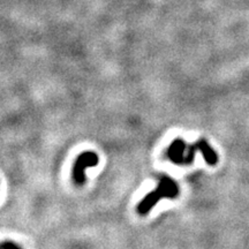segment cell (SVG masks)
<instances>
[{"instance_id": "cell-1", "label": "cell", "mask_w": 249, "mask_h": 249, "mask_svg": "<svg viewBox=\"0 0 249 249\" xmlns=\"http://www.w3.org/2000/svg\"><path fill=\"white\" fill-rule=\"evenodd\" d=\"M197 151L203 155L205 161L209 165L217 163V154L204 139L198 140L194 144H187L183 140L176 139L167 149L166 156L174 164L189 165L195 160V154Z\"/></svg>"}, {"instance_id": "cell-3", "label": "cell", "mask_w": 249, "mask_h": 249, "mask_svg": "<svg viewBox=\"0 0 249 249\" xmlns=\"http://www.w3.org/2000/svg\"><path fill=\"white\" fill-rule=\"evenodd\" d=\"M98 163H99V158L96 152L93 151L82 152V154L76 158L75 163L73 165V170H71V178H73L74 182L79 186L85 185L87 180V177H86L87 169L97 166Z\"/></svg>"}, {"instance_id": "cell-4", "label": "cell", "mask_w": 249, "mask_h": 249, "mask_svg": "<svg viewBox=\"0 0 249 249\" xmlns=\"http://www.w3.org/2000/svg\"><path fill=\"white\" fill-rule=\"evenodd\" d=\"M0 249H22V248L13 241H2L0 242Z\"/></svg>"}, {"instance_id": "cell-2", "label": "cell", "mask_w": 249, "mask_h": 249, "mask_svg": "<svg viewBox=\"0 0 249 249\" xmlns=\"http://www.w3.org/2000/svg\"><path fill=\"white\" fill-rule=\"evenodd\" d=\"M179 195L178 183L169 176L161 174L160 177V182L156 187L155 191H152L142 198L138 205V213L142 216L148 214L152 208L163 198H176Z\"/></svg>"}]
</instances>
